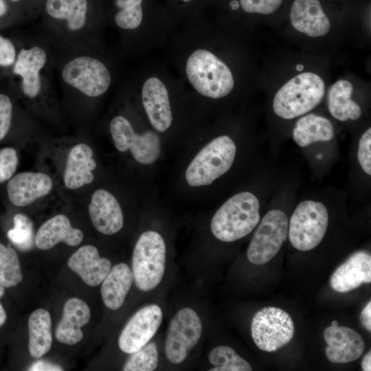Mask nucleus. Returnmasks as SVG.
<instances>
[{"instance_id":"1","label":"nucleus","mask_w":371,"mask_h":371,"mask_svg":"<svg viewBox=\"0 0 371 371\" xmlns=\"http://www.w3.org/2000/svg\"><path fill=\"white\" fill-rule=\"evenodd\" d=\"M260 204L249 192L238 193L216 211L211 221L213 235L223 242L240 239L256 227L260 220Z\"/></svg>"},{"instance_id":"2","label":"nucleus","mask_w":371,"mask_h":371,"mask_svg":"<svg viewBox=\"0 0 371 371\" xmlns=\"http://www.w3.org/2000/svg\"><path fill=\"white\" fill-rule=\"evenodd\" d=\"M325 84L312 72L298 74L276 93L273 102L275 113L286 120L305 114L317 106L324 98Z\"/></svg>"},{"instance_id":"3","label":"nucleus","mask_w":371,"mask_h":371,"mask_svg":"<svg viewBox=\"0 0 371 371\" xmlns=\"http://www.w3.org/2000/svg\"><path fill=\"white\" fill-rule=\"evenodd\" d=\"M186 71L193 87L205 97L215 99L225 97L234 86L229 68L206 49H197L189 56Z\"/></svg>"},{"instance_id":"4","label":"nucleus","mask_w":371,"mask_h":371,"mask_svg":"<svg viewBox=\"0 0 371 371\" xmlns=\"http://www.w3.org/2000/svg\"><path fill=\"white\" fill-rule=\"evenodd\" d=\"M166 244L155 231L142 233L134 247L132 257L133 281L142 291H150L161 282L166 265Z\"/></svg>"},{"instance_id":"5","label":"nucleus","mask_w":371,"mask_h":371,"mask_svg":"<svg viewBox=\"0 0 371 371\" xmlns=\"http://www.w3.org/2000/svg\"><path fill=\"white\" fill-rule=\"evenodd\" d=\"M236 153L235 143L229 136L216 137L189 164L186 172L188 183L192 187L211 184L230 169Z\"/></svg>"},{"instance_id":"6","label":"nucleus","mask_w":371,"mask_h":371,"mask_svg":"<svg viewBox=\"0 0 371 371\" xmlns=\"http://www.w3.org/2000/svg\"><path fill=\"white\" fill-rule=\"evenodd\" d=\"M328 225L326 206L321 202L304 201L296 207L290 219V243L297 250H311L322 240Z\"/></svg>"},{"instance_id":"7","label":"nucleus","mask_w":371,"mask_h":371,"mask_svg":"<svg viewBox=\"0 0 371 371\" xmlns=\"http://www.w3.org/2000/svg\"><path fill=\"white\" fill-rule=\"evenodd\" d=\"M294 324L289 314L278 307H265L254 316L251 324L252 339L265 352H275L293 337Z\"/></svg>"},{"instance_id":"8","label":"nucleus","mask_w":371,"mask_h":371,"mask_svg":"<svg viewBox=\"0 0 371 371\" xmlns=\"http://www.w3.org/2000/svg\"><path fill=\"white\" fill-rule=\"evenodd\" d=\"M288 234V219L280 210H272L262 218L247 251L249 261L263 265L280 251Z\"/></svg>"},{"instance_id":"9","label":"nucleus","mask_w":371,"mask_h":371,"mask_svg":"<svg viewBox=\"0 0 371 371\" xmlns=\"http://www.w3.org/2000/svg\"><path fill=\"white\" fill-rule=\"evenodd\" d=\"M202 334V323L192 308L180 309L171 319L165 341V354L172 363L183 362L197 344Z\"/></svg>"},{"instance_id":"10","label":"nucleus","mask_w":371,"mask_h":371,"mask_svg":"<svg viewBox=\"0 0 371 371\" xmlns=\"http://www.w3.org/2000/svg\"><path fill=\"white\" fill-rule=\"evenodd\" d=\"M64 81L89 97L104 94L111 84V74L99 60L79 56L68 62L62 71Z\"/></svg>"},{"instance_id":"11","label":"nucleus","mask_w":371,"mask_h":371,"mask_svg":"<svg viewBox=\"0 0 371 371\" xmlns=\"http://www.w3.org/2000/svg\"><path fill=\"white\" fill-rule=\"evenodd\" d=\"M110 131L117 150L131 151L134 159L142 164L154 163L159 157L161 143L159 136L153 131L137 134L129 121L123 116L113 118Z\"/></svg>"},{"instance_id":"12","label":"nucleus","mask_w":371,"mask_h":371,"mask_svg":"<svg viewBox=\"0 0 371 371\" xmlns=\"http://www.w3.org/2000/svg\"><path fill=\"white\" fill-rule=\"evenodd\" d=\"M162 319V311L157 304H148L139 309L120 335L118 346L120 350L132 354L141 349L153 337Z\"/></svg>"},{"instance_id":"13","label":"nucleus","mask_w":371,"mask_h":371,"mask_svg":"<svg viewBox=\"0 0 371 371\" xmlns=\"http://www.w3.org/2000/svg\"><path fill=\"white\" fill-rule=\"evenodd\" d=\"M327 344L325 354L335 363H350L361 357L365 348L362 337L354 329L346 326H328L324 331Z\"/></svg>"},{"instance_id":"14","label":"nucleus","mask_w":371,"mask_h":371,"mask_svg":"<svg viewBox=\"0 0 371 371\" xmlns=\"http://www.w3.org/2000/svg\"><path fill=\"white\" fill-rule=\"evenodd\" d=\"M371 282V256L365 251L352 254L339 265L330 278L331 288L338 293H346Z\"/></svg>"},{"instance_id":"15","label":"nucleus","mask_w":371,"mask_h":371,"mask_svg":"<svg viewBox=\"0 0 371 371\" xmlns=\"http://www.w3.org/2000/svg\"><path fill=\"white\" fill-rule=\"evenodd\" d=\"M142 97L152 126L158 132L166 131L172 124V114L164 84L157 78H149L143 85Z\"/></svg>"},{"instance_id":"16","label":"nucleus","mask_w":371,"mask_h":371,"mask_svg":"<svg viewBox=\"0 0 371 371\" xmlns=\"http://www.w3.org/2000/svg\"><path fill=\"white\" fill-rule=\"evenodd\" d=\"M52 187V180L47 175L43 172H23L9 180L7 192L12 204L23 207L47 195Z\"/></svg>"},{"instance_id":"17","label":"nucleus","mask_w":371,"mask_h":371,"mask_svg":"<svg viewBox=\"0 0 371 371\" xmlns=\"http://www.w3.org/2000/svg\"><path fill=\"white\" fill-rule=\"evenodd\" d=\"M88 210L91 222L99 232L112 235L122 228V208L116 198L109 191L95 190L91 196Z\"/></svg>"},{"instance_id":"18","label":"nucleus","mask_w":371,"mask_h":371,"mask_svg":"<svg viewBox=\"0 0 371 371\" xmlns=\"http://www.w3.org/2000/svg\"><path fill=\"white\" fill-rule=\"evenodd\" d=\"M290 21L296 30L311 37L324 36L330 29V21L319 0H295Z\"/></svg>"},{"instance_id":"19","label":"nucleus","mask_w":371,"mask_h":371,"mask_svg":"<svg viewBox=\"0 0 371 371\" xmlns=\"http://www.w3.org/2000/svg\"><path fill=\"white\" fill-rule=\"evenodd\" d=\"M67 264L91 286L101 284L111 268L110 260L100 257L98 249L89 245L78 249L69 258Z\"/></svg>"},{"instance_id":"20","label":"nucleus","mask_w":371,"mask_h":371,"mask_svg":"<svg viewBox=\"0 0 371 371\" xmlns=\"http://www.w3.org/2000/svg\"><path fill=\"white\" fill-rule=\"evenodd\" d=\"M93 155L92 148L85 143L78 144L71 148L67 157L63 177L67 188L78 189L93 181V171L97 166Z\"/></svg>"},{"instance_id":"21","label":"nucleus","mask_w":371,"mask_h":371,"mask_svg":"<svg viewBox=\"0 0 371 371\" xmlns=\"http://www.w3.org/2000/svg\"><path fill=\"white\" fill-rule=\"evenodd\" d=\"M91 317V311L83 300L72 297L65 304L63 314L56 329V338L63 344L74 345L82 340L81 327L86 325Z\"/></svg>"},{"instance_id":"22","label":"nucleus","mask_w":371,"mask_h":371,"mask_svg":"<svg viewBox=\"0 0 371 371\" xmlns=\"http://www.w3.org/2000/svg\"><path fill=\"white\" fill-rule=\"evenodd\" d=\"M83 236L80 229L71 226L67 216L58 214L40 227L34 243L42 250L49 249L60 242L69 246H77L82 242Z\"/></svg>"},{"instance_id":"23","label":"nucleus","mask_w":371,"mask_h":371,"mask_svg":"<svg viewBox=\"0 0 371 371\" xmlns=\"http://www.w3.org/2000/svg\"><path fill=\"white\" fill-rule=\"evenodd\" d=\"M47 61L45 52L38 46L22 49L19 53L14 72L22 78L23 93L29 98H36L41 89L40 71Z\"/></svg>"},{"instance_id":"24","label":"nucleus","mask_w":371,"mask_h":371,"mask_svg":"<svg viewBox=\"0 0 371 371\" xmlns=\"http://www.w3.org/2000/svg\"><path fill=\"white\" fill-rule=\"evenodd\" d=\"M133 282L132 270L125 263L111 268L101 286V295L104 305L111 310L120 308Z\"/></svg>"},{"instance_id":"25","label":"nucleus","mask_w":371,"mask_h":371,"mask_svg":"<svg viewBox=\"0 0 371 371\" xmlns=\"http://www.w3.org/2000/svg\"><path fill=\"white\" fill-rule=\"evenodd\" d=\"M334 135L335 131L332 123L328 119L313 113L299 119L293 131V139L301 147H305L319 141H330Z\"/></svg>"},{"instance_id":"26","label":"nucleus","mask_w":371,"mask_h":371,"mask_svg":"<svg viewBox=\"0 0 371 371\" xmlns=\"http://www.w3.org/2000/svg\"><path fill=\"white\" fill-rule=\"evenodd\" d=\"M353 87L350 82L340 80L330 88L328 93V108L330 113L339 121L359 119L361 107L351 99Z\"/></svg>"},{"instance_id":"27","label":"nucleus","mask_w":371,"mask_h":371,"mask_svg":"<svg viewBox=\"0 0 371 371\" xmlns=\"http://www.w3.org/2000/svg\"><path fill=\"white\" fill-rule=\"evenodd\" d=\"M52 320L49 313L43 308L33 311L28 319L30 355L39 358L46 354L52 344Z\"/></svg>"},{"instance_id":"28","label":"nucleus","mask_w":371,"mask_h":371,"mask_svg":"<svg viewBox=\"0 0 371 371\" xmlns=\"http://www.w3.org/2000/svg\"><path fill=\"white\" fill-rule=\"evenodd\" d=\"M46 10L53 18L65 20L70 30H80L86 23L87 0H47Z\"/></svg>"},{"instance_id":"29","label":"nucleus","mask_w":371,"mask_h":371,"mask_svg":"<svg viewBox=\"0 0 371 371\" xmlns=\"http://www.w3.org/2000/svg\"><path fill=\"white\" fill-rule=\"evenodd\" d=\"M210 363L214 368L209 371H251L250 364L228 346H219L213 348L208 355Z\"/></svg>"},{"instance_id":"30","label":"nucleus","mask_w":371,"mask_h":371,"mask_svg":"<svg viewBox=\"0 0 371 371\" xmlns=\"http://www.w3.org/2000/svg\"><path fill=\"white\" fill-rule=\"evenodd\" d=\"M23 280L20 262L16 251L0 243V283L3 287L17 285Z\"/></svg>"},{"instance_id":"31","label":"nucleus","mask_w":371,"mask_h":371,"mask_svg":"<svg viewBox=\"0 0 371 371\" xmlns=\"http://www.w3.org/2000/svg\"><path fill=\"white\" fill-rule=\"evenodd\" d=\"M13 221L14 227L8 232V238L21 251L30 250L35 239L32 221L23 214H16Z\"/></svg>"},{"instance_id":"32","label":"nucleus","mask_w":371,"mask_h":371,"mask_svg":"<svg viewBox=\"0 0 371 371\" xmlns=\"http://www.w3.org/2000/svg\"><path fill=\"white\" fill-rule=\"evenodd\" d=\"M143 0H115L118 12L115 22L122 29L131 30L137 27L142 23Z\"/></svg>"},{"instance_id":"33","label":"nucleus","mask_w":371,"mask_h":371,"mask_svg":"<svg viewBox=\"0 0 371 371\" xmlns=\"http://www.w3.org/2000/svg\"><path fill=\"white\" fill-rule=\"evenodd\" d=\"M158 351L155 342L148 343L132 355L123 366L124 371H153L158 365Z\"/></svg>"},{"instance_id":"34","label":"nucleus","mask_w":371,"mask_h":371,"mask_svg":"<svg viewBox=\"0 0 371 371\" xmlns=\"http://www.w3.org/2000/svg\"><path fill=\"white\" fill-rule=\"evenodd\" d=\"M18 164L19 158L14 148L5 147L0 150V183L12 177Z\"/></svg>"},{"instance_id":"35","label":"nucleus","mask_w":371,"mask_h":371,"mask_svg":"<svg viewBox=\"0 0 371 371\" xmlns=\"http://www.w3.org/2000/svg\"><path fill=\"white\" fill-rule=\"evenodd\" d=\"M283 0H240L242 8L249 13L269 14L274 12Z\"/></svg>"},{"instance_id":"36","label":"nucleus","mask_w":371,"mask_h":371,"mask_svg":"<svg viewBox=\"0 0 371 371\" xmlns=\"http://www.w3.org/2000/svg\"><path fill=\"white\" fill-rule=\"evenodd\" d=\"M359 162L368 175H371V128H369L361 137L357 153Z\"/></svg>"},{"instance_id":"37","label":"nucleus","mask_w":371,"mask_h":371,"mask_svg":"<svg viewBox=\"0 0 371 371\" xmlns=\"http://www.w3.org/2000/svg\"><path fill=\"white\" fill-rule=\"evenodd\" d=\"M12 117V104L10 98L0 94V141L8 133Z\"/></svg>"},{"instance_id":"38","label":"nucleus","mask_w":371,"mask_h":371,"mask_svg":"<svg viewBox=\"0 0 371 371\" xmlns=\"http://www.w3.org/2000/svg\"><path fill=\"white\" fill-rule=\"evenodd\" d=\"M16 51L12 43L0 35V65L8 66L14 63Z\"/></svg>"},{"instance_id":"39","label":"nucleus","mask_w":371,"mask_h":371,"mask_svg":"<svg viewBox=\"0 0 371 371\" xmlns=\"http://www.w3.org/2000/svg\"><path fill=\"white\" fill-rule=\"evenodd\" d=\"M63 370V368L59 365L45 360L34 362L27 369L30 371H62Z\"/></svg>"},{"instance_id":"40","label":"nucleus","mask_w":371,"mask_h":371,"mask_svg":"<svg viewBox=\"0 0 371 371\" xmlns=\"http://www.w3.org/2000/svg\"><path fill=\"white\" fill-rule=\"evenodd\" d=\"M360 322L368 331H371V302L369 301L360 314Z\"/></svg>"},{"instance_id":"41","label":"nucleus","mask_w":371,"mask_h":371,"mask_svg":"<svg viewBox=\"0 0 371 371\" xmlns=\"http://www.w3.org/2000/svg\"><path fill=\"white\" fill-rule=\"evenodd\" d=\"M361 368L363 371L371 370V352L369 351L363 357L361 361Z\"/></svg>"},{"instance_id":"42","label":"nucleus","mask_w":371,"mask_h":371,"mask_svg":"<svg viewBox=\"0 0 371 371\" xmlns=\"http://www.w3.org/2000/svg\"><path fill=\"white\" fill-rule=\"evenodd\" d=\"M6 319H7L6 312L4 308L3 307V306L1 305V304L0 303V327L2 326L5 324Z\"/></svg>"},{"instance_id":"43","label":"nucleus","mask_w":371,"mask_h":371,"mask_svg":"<svg viewBox=\"0 0 371 371\" xmlns=\"http://www.w3.org/2000/svg\"><path fill=\"white\" fill-rule=\"evenodd\" d=\"M7 12V5L4 0H0V16H3Z\"/></svg>"},{"instance_id":"44","label":"nucleus","mask_w":371,"mask_h":371,"mask_svg":"<svg viewBox=\"0 0 371 371\" xmlns=\"http://www.w3.org/2000/svg\"><path fill=\"white\" fill-rule=\"evenodd\" d=\"M5 293V289L3 285L0 283V298L3 296Z\"/></svg>"},{"instance_id":"45","label":"nucleus","mask_w":371,"mask_h":371,"mask_svg":"<svg viewBox=\"0 0 371 371\" xmlns=\"http://www.w3.org/2000/svg\"><path fill=\"white\" fill-rule=\"evenodd\" d=\"M231 6L233 9H237L238 7L237 1H232L231 3Z\"/></svg>"},{"instance_id":"46","label":"nucleus","mask_w":371,"mask_h":371,"mask_svg":"<svg viewBox=\"0 0 371 371\" xmlns=\"http://www.w3.org/2000/svg\"><path fill=\"white\" fill-rule=\"evenodd\" d=\"M331 324H332L331 326H339V323H338V322L336 321V320H333V321L332 322Z\"/></svg>"},{"instance_id":"47","label":"nucleus","mask_w":371,"mask_h":371,"mask_svg":"<svg viewBox=\"0 0 371 371\" xmlns=\"http://www.w3.org/2000/svg\"><path fill=\"white\" fill-rule=\"evenodd\" d=\"M181 1H184V2H189V1H192V0H181Z\"/></svg>"},{"instance_id":"48","label":"nucleus","mask_w":371,"mask_h":371,"mask_svg":"<svg viewBox=\"0 0 371 371\" xmlns=\"http://www.w3.org/2000/svg\"><path fill=\"white\" fill-rule=\"evenodd\" d=\"M11 1H19V0H11Z\"/></svg>"}]
</instances>
